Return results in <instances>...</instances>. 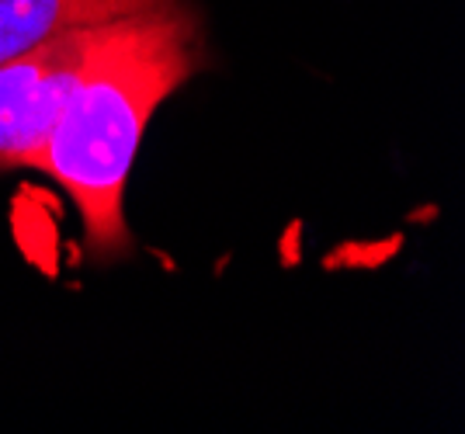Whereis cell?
<instances>
[{"label":"cell","instance_id":"6da1fadb","mask_svg":"<svg viewBox=\"0 0 465 434\" xmlns=\"http://www.w3.org/2000/svg\"><path fill=\"white\" fill-rule=\"evenodd\" d=\"M198 74V21L181 4L129 15L80 77L45 139L35 171L77 205L87 261L133 251L125 184L163 101Z\"/></svg>","mask_w":465,"mask_h":434},{"label":"cell","instance_id":"7a4b0ae2","mask_svg":"<svg viewBox=\"0 0 465 434\" xmlns=\"http://www.w3.org/2000/svg\"><path fill=\"white\" fill-rule=\"evenodd\" d=\"M125 18L66 28L0 63V171H35L66 98Z\"/></svg>","mask_w":465,"mask_h":434},{"label":"cell","instance_id":"3957f363","mask_svg":"<svg viewBox=\"0 0 465 434\" xmlns=\"http://www.w3.org/2000/svg\"><path fill=\"white\" fill-rule=\"evenodd\" d=\"M171 4L181 0H0V63L66 28L101 25Z\"/></svg>","mask_w":465,"mask_h":434}]
</instances>
